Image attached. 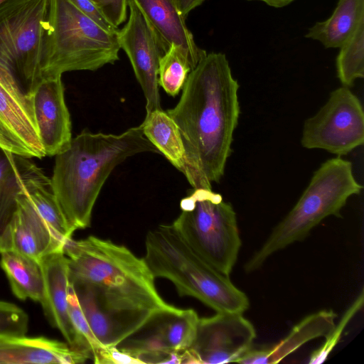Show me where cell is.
I'll return each instance as SVG.
<instances>
[{
	"instance_id": "cell-22",
	"label": "cell",
	"mask_w": 364,
	"mask_h": 364,
	"mask_svg": "<svg viewBox=\"0 0 364 364\" xmlns=\"http://www.w3.org/2000/svg\"><path fill=\"white\" fill-rule=\"evenodd\" d=\"M146 138L184 175L187 171L183 141L174 120L162 109L146 114L141 124Z\"/></svg>"
},
{
	"instance_id": "cell-9",
	"label": "cell",
	"mask_w": 364,
	"mask_h": 364,
	"mask_svg": "<svg viewBox=\"0 0 364 364\" xmlns=\"http://www.w3.org/2000/svg\"><path fill=\"white\" fill-rule=\"evenodd\" d=\"M364 142V112L359 98L347 87L332 91L326 102L303 126L301 144L345 156Z\"/></svg>"
},
{
	"instance_id": "cell-29",
	"label": "cell",
	"mask_w": 364,
	"mask_h": 364,
	"mask_svg": "<svg viewBox=\"0 0 364 364\" xmlns=\"http://www.w3.org/2000/svg\"><path fill=\"white\" fill-rule=\"evenodd\" d=\"M28 323V315L23 309L0 300V335L25 336Z\"/></svg>"
},
{
	"instance_id": "cell-13",
	"label": "cell",
	"mask_w": 364,
	"mask_h": 364,
	"mask_svg": "<svg viewBox=\"0 0 364 364\" xmlns=\"http://www.w3.org/2000/svg\"><path fill=\"white\" fill-rule=\"evenodd\" d=\"M70 282L92 331L105 346H117L160 312L124 307L109 302L86 284Z\"/></svg>"
},
{
	"instance_id": "cell-7",
	"label": "cell",
	"mask_w": 364,
	"mask_h": 364,
	"mask_svg": "<svg viewBox=\"0 0 364 364\" xmlns=\"http://www.w3.org/2000/svg\"><path fill=\"white\" fill-rule=\"evenodd\" d=\"M180 207L181 213L171 225L200 257L230 276L242 245L231 204L212 188H197Z\"/></svg>"
},
{
	"instance_id": "cell-14",
	"label": "cell",
	"mask_w": 364,
	"mask_h": 364,
	"mask_svg": "<svg viewBox=\"0 0 364 364\" xmlns=\"http://www.w3.org/2000/svg\"><path fill=\"white\" fill-rule=\"evenodd\" d=\"M64 250L65 245L41 216L30 198L24 192L20 194L16 210L0 238V253L12 251L40 264L50 255L64 252Z\"/></svg>"
},
{
	"instance_id": "cell-20",
	"label": "cell",
	"mask_w": 364,
	"mask_h": 364,
	"mask_svg": "<svg viewBox=\"0 0 364 364\" xmlns=\"http://www.w3.org/2000/svg\"><path fill=\"white\" fill-rule=\"evenodd\" d=\"M44 176L30 159L0 148V238L16 210L19 195L31 182Z\"/></svg>"
},
{
	"instance_id": "cell-28",
	"label": "cell",
	"mask_w": 364,
	"mask_h": 364,
	"mask_svg": "<svg viewBox=\"0 0 364 364\" xmlns=\"http://www.w3.org/2000/svg\"><path fill=\"white\" fill-rule=\"evenodd\" d=\"M364 301V291L362 290L360 294L354 300L342 316L341 319L334 326L333 330L325 337L323 344L312 352L309 357V363L320 364L326 361L329 354L338 343L341 335L347 326L348 323L354 316L362 309Z\"/></svg>"
},
{
	"instance_id": "cell-36",
	"label": "cell",
	"mask_w": 364,
	"mask_h": 364,
	"mask_svg": "<svg viewBox=\"0 0 364 364\" xmlns=\"http://www.w3.org/2000/svg\"><path fill=\"white\" fill-rule=\"evenodd\" d=\"M6 1L8 0H0V6L5 3Z\"/></svg>"
},
{
	"instance_id": "cell-12",
	"label": "cell",
	"mask_w": 364,
	"mask_h": 364,
	"mask_svg": "<svg viewBox=\"0 0 364 364\" xmlns=\"http://www.w3.org/2000/svg\"><path fill=\"white\" fill-rule=\"evenodd\" d=\"M0 148L28 159L46 156L32 100L8 73L0 70Z\"/></svg>"
},
{
	"instance_id": "cell-27",
	"label": "cell",
	"mask_w": 364,
	"mask_h": 364,
	"mask_svg": "<svg viewBox=\"0 0 364 364\" xmlns=\"http://www.w3.org/2000/svg\"><path fill=\"white\" fill-rule=\"evenodd\" d=\"M68 302V314L77 338L79 352L89 359L93 358L97 350L105 346L99 341L92 331L70 282Z\"/></svg>"
},
{
	"instance_id": "cell-24",
	"label": "cell",
	"mask_w": 364,
	"mask_h": 364,
	"mask_svg": "<svg viewBox=\"0 0 364 364\" xmlns=\"http://www.w3.org/2000/svg\"><path fill=\"white\" fill-rule=\"evenodd\" d=\"M0 265L14 296L21 300L30 299L41 303L44 281L39 263L12 251L0 253Z\"/></svg>"
},
{
	"instance_id": "cell-25",
	"label": "cell",
	"mask_w": 364,
	"mask_h": 364,
	"mask_svg": "<svg viewBox=\"0 0 364 364\" xmlns=\"http://www.w3.org/2000/svg\"><path fill=\"white\" fill-rule=\"evenodd\" d=\"M196 65L183 48L172 44L159 60V85L169 95L176 96L182 90L188 74Z\"/></svg>"
},
{
	"instance_id": "cell-34",
	"label": "cell",
	"mask_w": 364,
	"mask_h": 364,
	"mask_svg": "<svg viewBox=\"0 0 364 364\" xmlns=\"http://www.w3.org/2000/svg\"><path fill=\"white\" fill-rule=\"evenodd\" d=\"M247 1H259L265 3L269 6L274 8L284 7L296 0H247Z\"/></svg>"
},
{
	"instance_id": "cell-18",
	"label": "cell",
	"mask_w": 364,
	"mask_h": 364,
	"mask_svg": "<svg viewBox=\"0 0 364 364\" xmlns=\"http://www.w3.org/2000/svg\"><path fill=\"white\" fill-rule=\"evenodd\" d=\"M337 314L332 310L311 314L296 323L289 334L276 344L252 348L236 363L244 364H276L306 343L326 337L334 328Z\"/></svg>"
},
{
	"instance_id": "cell-11",
	"label": "cell",
	"mask_w": 364,
	"mask_h": 364,
	"mask_svg": "<svg viewBox=\"0 0 364 364\" xmlns=\"http://www.w3.org/2000/svg\"><path fill=\"white\" fill-rule=\"evenodd\" d=\"M128 21L117 31L120 49L127 55L146 99L149 114L161 109L158 73L161 57L165 53L153 28L134 0H128Z\"/></svg>"
},
{
	"instance_id": "cell-8",
	"label": "cell",
	"mask_w": 364,
	"mask_h": 364,
	"mask_svg": "<svg viewBox=\"0 0 364 364\" xmlns=\"http://www.w3.org/2000/svg\"><path fill=\"white\" fill-rule=\"evenodd\" d=\"M49 0H8L0 6V70L30 97L43 80L41 56Z\"/></svg>"
},
{
	"instance_id": "cell-26",
	"label": "cell",
	"mask_w": 364,
	"mask_h": 364,
	"mask_svg": "<svg viewBox=\"0 0 364 364\" xmlns=\"http://www.w3.org/2000/svg\"><path fill=\"white\" fill-rule=\"evenodd\" d=\"M336 58L337 77L342 85L350 87L364 77V21L340 48Z\"/></svg>"
},
{
	"instance_id": "cell-31",
	"label": "cell",
	"mask_w": 364,
	"mask_h": 364,
	"mask_svg": "<svg viewBox=\"0 0 364 364\" xmlns=\"http://www.w3.org/2000/svg\"><path fill=\"white\" fill-rule=\"evenodd\" d=\"M85 15L94 21L107 31L117 33V28L114 26L105 16L100 7L91 0H70Z\"/></svg>"
},
{
	"instance_id": "cell-33",
	"label": "cell",
	"mask_w": 364,
	"mask_h": 364,
	"mask_svg": "<svg viewBox=\"0 0 364 364\" xmlns=\"http://www.w3.org/2000/svg\"><path fill=\"white\" fill-rule=\"evenodd\" d=\"M181 14L186 18L195 8L199 6L205 0H173Z\"/></svg>"
},
{
	"instance_id": "cell-19",
	"label": "cell",
	"mask_w": 364,
	"mask_h": 364,
	"mask_svg": "<svg viewBox=\"0 0 364 364\" xmlns=\"http://www.w3.org/2000/svg\"><path fill=\"white\" fill-rule=\"evenodd\" d=\"M155 31L166 52L175 44L183 48L197 65L207 54L196 43L185 17L173 0H134Z\"/></svg>"
},
{
	"instance_id": "cell-6",
	"label": "cell",
	"mask_w": 364,
	"mask_h": 364,
	"mask_svg": "<svg viewBox=\"0 0 364 364\" xmlns=\"http://www.w3.org/2000/svg\"><path fill=\"white\" fill-rule=\"evenodd\" d=\"M362 188L350 161L337 156L323 162L293 208L246 262L245 272L258 269L274 253L303 240L326 218L341 217L348 198L359 194Z\"/></svg>"
},
{
	"instance_id": "cell-3",
	"label": "cell",
	"mask_w": 364,
	"mask_h": 364,
	"mask_svg": "<svg viewBox=\"0 0 364 364\" xmlns=\"http://www.w3.org/2000/svg\"><path fill=\"white\" fill-rule=\"evenodd\" d=\"M69 280L86 284L107 301L127 308L174 311L159 294L144 259L129 249L95 236L65 247Z\"/></svg>"
},
{
	"instance_id": "cell-35",
	"label": "cell",
	"mask_w": 364,
	"mask_h": 364,
	"mask_svg": "<svg viewBox=\"0 0 364 364\" xmlns=\"http://www.w3.org/2000/svg\"><path fill=\"white\" fill-rule=\"evenodd\" d=\"M91 1H92L94 3H95L100 7L103 4V2L105 1V0H91Z\"/></svg>"
},
{
	"instance_id": "cell-16",
	"label": "cell",
	"mask_w": 364,
	"mask_h": 364,
	"mask_svg": "<svg viewBox=\"0 0 364 364\" xmlns=\"http://www.w3.org/2000/svg\"><path fill=\"white\" fill-rule=\"evenodd\" d=\"M40 265L44 281L43 297L40 304L44 314L50 323L60 331L69 346L79 352L77 338L68 314V257L64 252L54 253L44 258Z\"/></svg>"
},
{
	"instance_id": "cell-15",
	"label": "cell",
	"mask_w": 364,
	"mask_h": 364,
	"mask_svg": "<svg viewBox=\"0 0 364 364\" xmlns=\"http://www.w3.org/2000/svg\"><path fill=\"white\" fill-rule=\"evenodd\" d=\"M61 77L42 80L31 95L39 137L46 155L50 156L66 149L73 139Z\"/></svg>"
},
{
	"instance_id": "cell-21",
	"label": "cell",
	"mask_w": 364,
	"mask_h": 364,
	"mask_svg": "<svg viewBox=\"0 0 364 364\" xmlns=\"http://www.w3.org/2000/svg\"><path fill=\"white\" fill-rule=\"evenodd\" d=\"M364 21V0H338L328 18L316 22L305 37L319 41L326 48H340Z\"/></svg>"
},
{
	"instance_id": "cell-1",
	"label": "cell",
	"mask_w": 364,
	"mask_h": 364,
	"mask_svg": "<svg viewBox=\"0 0 364 364\" xmlns=\"http://www.w3.org/2000/svg\"><path fill=\"white\" fill-rule=\"evenodd\" d=\"M239 87L226 55L207 53L188 74L177 105L166 111L180 131L185 176L193 188H212L224 175L240 113Z\"/></svg>"
},
{
	"instance_id": "cell-17",
	"label": "cell",
	"mask_w": 364,
	"mask_h": 364,
	"mask_svg": "<svg viewBox=\"0 0 364 364\" xmlns=\"http://www.w3.org/2000/svg\"><path fill=\"white\" fill-rule=\"evenodd\" d=\"M89 358L46 337L0 335V364H77Z\"/></svg>"
},
{
	"instance_id": "cell-5",
	"label": "cell",
	"mask_w": 364,
	"mask_h": 364,
	"mask_svg": "<svg viewBox=\"0 0 364 364\" xmlns=\"http://www.w3.org/2000/svg\"><path fill=\"white\" fill-rule=\"evenodd\" d=\"M117 32L105 31L70 0H49L44 23L42 78L96 70L119 60Z\"/></svg>"
},
{
	"instance_id": "cell-4",
	"label": "cell",
	"mask_w": 364,
	"mask_h": 364,
	"mask_svg": "<svg viewBox=\"0 0 364 364\" xmlns=\"http://www.w3.org/2000/svg\"><path fill=\"white\" fill-rule=\"evenodd\" d=\"M143 258L155 277L170 280L180 296L194 297L216 312L242 313L250 306L245 293L200 257L172 225L150 230Z\"/></svg>"
},
{
	"instance_id": "cell-2",
	"label": "cell",
	"mask_w": 364,
	"mask_h": 364,
	"mask_svg": "<svg viewBox=\"0 0 364 364\" xmlns=\"http://www.w3.org/2000/svg\"><path fill=\"white\" fill-rule=\"evenodd\" d=\"M142 152L158 151L139 125L120 134L82 132L55 156L50 188L75 231L90 225L97 198L113 169Z\"/></svg>"
},
{
	"instance_id": "cell-30",
	"label": "cell",
	"mask_w": 364,
	"mask_h": 364,
	"mask_svg": "<svg viewBox=\"0 0 364 364\" xmlns=\"http://www.w3.org/2000/svg\"><path fill=\"white\" fill-rule=\"evenodd\" d=\"M96 364H141L136 358L121 350L117 346H103L93 356Z\"/></svg>"
},
{
	"instance_id": "cell-23",
	"label": "cell",
	"mask_w": 364,
	"mask_h": 364,
	"mask_svg": "<svg viewBox=\"0 0 364 364\" xmlns=\"http://www.w3.org/2000/svg\"><path fill=\"white\" fill-rule=\"evenodd\" d=\"M199 317L193 309L160 311L149 321L151 333L166 348L183 353L192 345Z\"/></svg>"
},
{
	"instance_id": "cell-10",
	"label": "cell",
	"mask_w": 364,
	"mask_h": 364,
	"mask_svg": "<svg viewBox=\"0 0 364 364\" xmlns=\"http://www.w3.org/2000/svg\"><path fill=\"white\" fill-rule=\"evenodd\" d=\"M255 338L254 326L242 313L199 318L196 338L183 352L186 363H236L253 347Z\"/></svg>"
},
{
	"instance_id": "cell-32",
	"label": "cell",
	"mask_w": 364,
	"mask_h": 364,
	"mask_svg": "<svg viewBox=\"0 0 364 364\" xmlns=\"http://www.w3.org/2000/svg\"><path fill=\"white\" fill-rule=\"evenodd\" d=\"M100 9L109 22L118 28L127 19L128 0H105Z\"/></svg>"
}]
</instances>
